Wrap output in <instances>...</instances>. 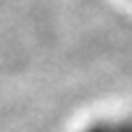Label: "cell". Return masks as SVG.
<instances>
[{"label": "cell", "instance_id": "6da1fadb", "mask_svg": "<svg viewBox=\"0 0 132 132\" xmlns=\"http://www.w3.org/2000/svg\"><path fill=\"white\" fill-rule=\"evenodd\" d=\"M81 132H132V116L97 118V121L88 123Z\"/></svg>", "mask_w": 132, "mask_h": 132}]
</instances>
